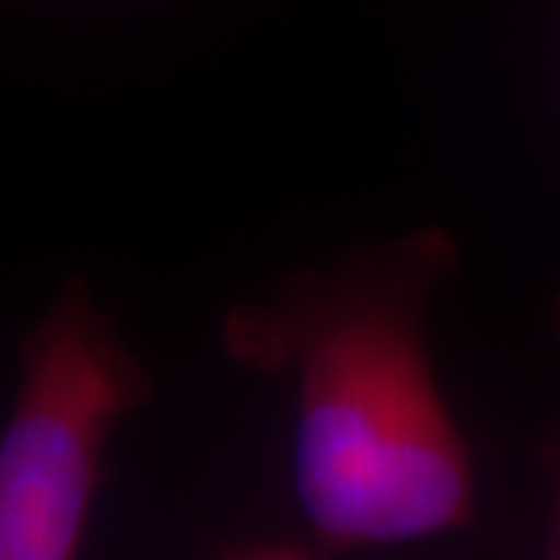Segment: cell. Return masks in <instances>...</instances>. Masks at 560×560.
Here are the masks:
<instances>
[{
    "mask_svg": "<svg viewBox=\"0 0 560 560\" xmlns=\"http://www.w3.org/2000/svg\"><path fill=\"white\" fill-rule=\"evenodd\" d=\"M458 268V237L430 224L228 308L224 359L296 389V555L342 558L474 526L477 467L430 349V305Z\"/></svg>",
    "mask_w": 560,
    "mask_h": 560,
    "instance_id": "cell-1",
    "label": "cell"
},
{
    "mask_svg": "<svg viewBox=\"0 0 560 560\" xmlns=\"http://www.w3.org/2000/svg\"><path fill=\"white\" fill-rule=\"evenodd\" d=\"M150 368L72 275L20 340L0 430V560L79 558L121 420L153 401Z\"/></svg>",
    "mask_w": 560,
    "mask_h": 560,
    "instance_id": "cell-2",
    "label": "cell"
},
{
    "mask_svg": "<svg viewBox=\"0 0 560 560\" xmlns=\"http://www.w3.org/2000/svg\"><path fill=\"white\" fill-rule=\"evenodd\" d=\"M551 330L560 342V293L551 302ZM539 464L548 477V521H545V539L541 555L560 560V427L539 445Z\"/></svg>",
    "mask_w": 560,
    "mask_h": 560,
    "instance_id": "cell-3",
    "label": "cell"
}]
</instances>
